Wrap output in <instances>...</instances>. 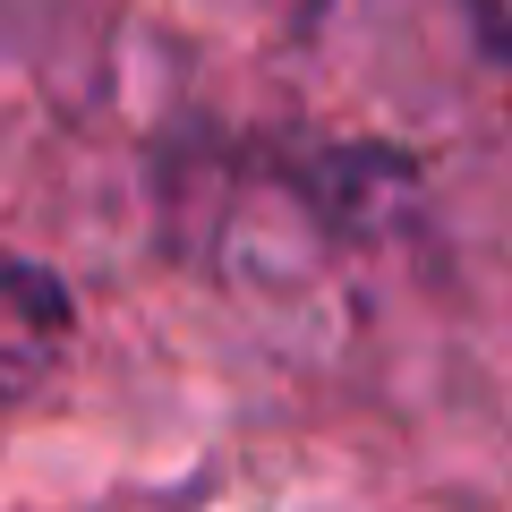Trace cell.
I'll return each instance as SVG.
<instances>
[{"label":"cell","instance_id":"6da1fadb","mask_svg":"<svg viewBox=\"0 0 512 512\" xmlns=\"http://www.w3.org/2000/svg\"><path fill=\"white\" fill-rule=\"evenodd\" d=\"M77 342V299L52 265H18L0 256V410L35 402L52 367L69 359Z\"/></svg>","mask_w":512,"mask_h":512}]
</instances>
